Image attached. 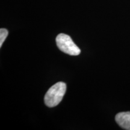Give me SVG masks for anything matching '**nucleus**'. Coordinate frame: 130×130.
Instances as JSON below:
<instances>
[{
  "label": "nucleus",
  "mask_w": 130,
  "mask_h": 130,
  "mask_svg": "<svg viewBox=\"0 0 130 130\" xmlns=\"http://www.w3.org/2000/svg\"><path fill=\"white\" fill-rule=\"evenodd\" d=\"M56 43L59 50L70 56H78L81 50L75 44L72 38L67 35L61 33L56 37Z\"/></svg>",
  "instance_id": "nucleus-2"
},
{
  "label": "nucleus",
  "mask_w": 130,
  "mask_h": 130,
  "mask_svg": "<svg viewBox=\"0 0 130 130\" xmlns=\"http://www.w3.org/2000/svg\"><path fill=\"white\" fill-rule=\"evenodd\" d=\"M115 120L122 128L130 130V111L118 113L115 117Z\"/></svg>",
  "instance_id": "nucleus-3"
},
{
  "label": "nucleus",
  "mask_w": 130,
  "mask_h": 130,
  "mask_svg": "<svg viewBox=\"0 0 130 130\" xmlns=\"http://www.w3.org/2000/svg\"><path fill=\"white\" fill-rule=\"evenodd\" d=\"M66 91V84L63 82H58L50 87L45 94V104L48 107L57 105L62 100Z\"/></svg>",
  "instance_id": "nucleus-1"
},
{
  "label": "nucleus",
  "mask_w": 130,
  "mask_h": 130,
  "mask_svg": "<svg viewBox=\"0 0 130 130\" xmlns=\"http://www.w3.org/2000/svg\"><path fill=\"white\" fill-rule=\"evenodd\" d=\"M8 34H9V32L7 29L3 28L0 29V47L2 46L3 43H4V40L7 37Z\"/></svg>",
  "instance_id": "nucleus-4"
}]
</instances>
